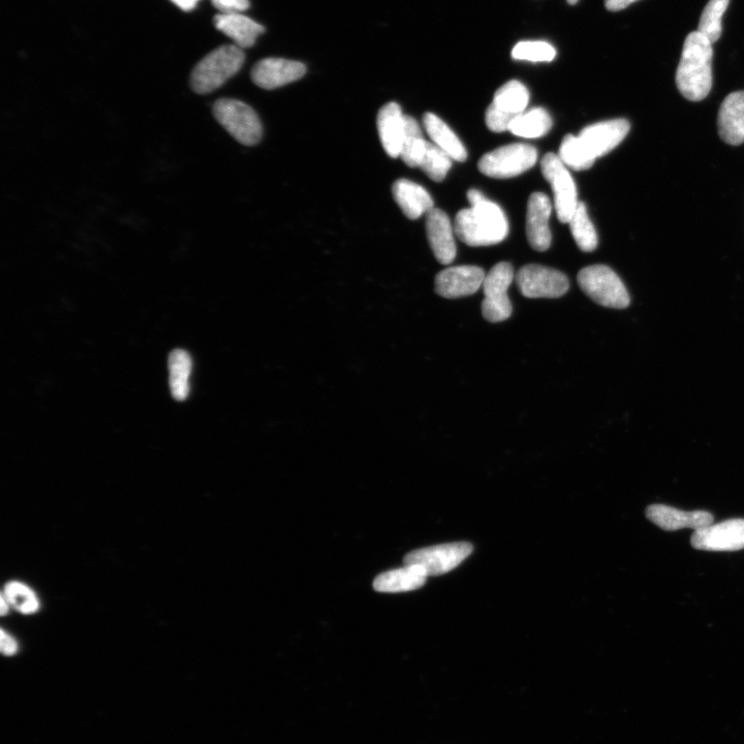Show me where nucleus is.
Returning <instances> with one entry per match:
<instances>
[{
  "instance_id": "obj_31",
  "label": "nucleus",
  "mask_w": 744,
  "mask_h": 744,
  "mask_svg": "<svg viewBox=\"0 0 744 744\" xmlns=\"http://www.w3.org/2000/svg\"><path fill=\"white\" fill-rule=\"evenodd\" d=\"M449 155L433 143H427L419 168L433 181H443L452 167Z\"/></svg>"
},
{
  "instance_id": "obj_22",
  "label": "nucleus",
  "mask_w": 744,
  "mask_h": 744,
  "mask_svg": "<svg viewBox=\"0 0 744 744\" xmlns=\"http://www.w3.org/2000/svg\"><path fill=\"white\" fill-rule=\"evenodd\" d=\"M428 575L417 565H406L401 569L392 570L378 576L374 587L380 593H405L416 591L422 587Z\"/></svg>"
},
{
  "instance_id": "obj_27",
  "label": "nucleus",
  "mask_w": 744,
  "mask_h": 744,
  "mask_svg": "<svg viewBox=\"0 0 744 744\" xmlns=\"http://www.w3.org/2000/svg\"><path fill=\"white\" fill-rule=\"evenodd\" d=\"M569 225L572 236L580 250L585 253L594 252L598 247V235L583 202H579Z\"/></svg>"
},
{
  "instance_id": "obj_38",
  "label": "nucleus",
  "mask_w": 744,
  "mask_h": 744,
  "mask_svg": "<svg viewBox=\"0 0 744 744\" xmlns=\"http://www.w3.org/2000/svg\"><path fill=\"white\" fill-rule=\"evenodd\" d=\"M468 199H469L471 206H475L476 204L480 203L486 198L480 191L470 190L468 193Z\"/></svg>"
},
{
  "instance_id": "obj_13",
  "label": "nucleus",
  "mask_w": 744,
  "mask_h": 744,
  "mask_svg": "<svg viewBox=\"0 0 744 744\" xmlns=\"http://www.w3.org/2000/svg\"><path fill=\"white\" fill-rule=\"evenodd\" d=\"M485 276L477 266L450 267L437 275L436 292L448 299L470 296L483 286Z\"/></svg>"
},
{
  "instance_id": "obj_30",
  "label": "nucleus",
  "mask_w": 744,
  "mask_h": 744,
  "mask_svg": "<svg viewBox=\"0 0 744 744\" xmlns=\"http://www.w3.org/2000/svg\"><path fill=\"white\" fill-rule=\"evenodd\" d=\"M558 157L566 167L575 171L588 170L596 162V159L589 153L580 138L573 135H567L564 138Z\"/></svg>"
},
{
  "instance_id": "obj_6",
  "label": "nucleus",
  "mask_w": 744,
  "mask_h": 744,
  "mask_svg": "<svg viewBox=\"0 0 744 744\" xmlns=\"http://www.w3.org/2000/svg\"><path fill=\"white\" fill-rule=\"evenodd\" d=\"M538 161V151L532 145L511 144L495 149L480 160L481 173L491 178L505 179L518 176L533 168Z\"/></svg>"
},
{
  "instance_id": "obj_1",
  "label": "nucleus",
  "mask_w": 744,
  "mask_h": 744,
  "mask_svg": "<svg viewBox=\"0 0 744 744\" xmlns=\"http://www.w3.org/2000/svg\"><path fill=\"white\" fill-rule=\"evenodd\" d=\"M712 57V43L699 31H693L685 41L676 72L677 88L687 100L700 102L709 95Z\"/></svg>"
},
{
  "instance_id": "obj_8",
  "label": "nucleus",
  "mask_w": 744,
  "mask_h": 744,
  "mask_svg": "<svg viewBox=\"0 0 744 744\" xmlns=\"http://www.w3.org/2000/svg\"><path fill=\"white\" fill-rule=\"evenodd\" d=\"M544 178L551 185L554 195V207L558 220L569 224L579 201L576 184L560 157L547 153L541 162Z\"/></svg>"
},
{
  "instance_id": "obj_29",
  "label": "nucleus",
  "mask_w": 744,
  "mask_h": 744,
  "mask_svg": "<svg viewBox=\"0 0 744 744\" xmlns=\"http://www.w3.org/2000/svg\"><path fill=\"white\" fill-rule=\"evenodd\" d=\"M730 0H709L699 22V33L712 44L720 40L723 31V16Z\"/></svg>"
},
{
  "instance_id": "obj_15",
  "label": "nucleus",
  "mask_w": 744,
  "mask_h": 744,
  "mask_svg": "<svg viewBox=\"0 0 744 744\" xmlns=\"http://www.w3.org/2000/svg\"><path fill=\"white\" fill-rule=\"evenodd\" d=\"M426 233L432 253L443 265L456 258L454 231L449 216L441 209L433 208L426 214Z\"/></svg>"
},
{
  "instance_id": "obj_37",
  "label": "nucleus",
  "mask_w": 744,
  "mask_h": 744,
  "mask_svg": "<svg viewBox=\"0 0 744 744\" xmlns=\"http://www.w3.org/2000/svg\"><path fill=\"white\" fill-rule=\"evenodd\" d=\"M179 9L189 12L196 8L200 0H171Z\"/></svg>"
},
{
  "instance_id": "obj_10",
  "label": "nucleus",
  "mask_w": 744,
  "mask_h": 744,
  "mask_svg": "<svg viewBox=\"0 0 744 744\" xmlns=\"http://www.w3.org/2000/svg\"><path fill=\"white\" fill-rule=\"evenodd\" d=\"M515 279L526 298H560L570 288L569 279L563 272L541 265L522 267Z\"/></svg>"
},
{
  "instance_id": "obj_32",
  "label": "nucleus",
  "mask_w": 744,
  "mask_h": 744,
  "mask_svg": "<svg viewBox=\"0 0 744 744\" xmlns=\"http://www.w3.org/2000/svg\"><path fill=\"white\" fill-rule=\"evenodd\" d=\"M3 595L8 603L21 613H35L40 608V602L35 593L23 583L10 582L7 584Z\"/></svg>"
},
{
  "instance_id": "obj_25",
  "label": "nucleus",
  "mask_w": 744,
  "mask_h": 744,
  "mask_svg": "<svg viewBox=\"0 0 744 744\" xmlns=\"http://www.w3.org/2000/svg\"><path fill=\"white\" fill-rule=\"evenodd\" d=\"M552 128V119L543 108H534L518 115L510 124L509 132L513 135L536 139L544 137Z\"/></svg>"
},
{
  "instance_id": "obj_40",
  "label": "nucleus",
  "mask_w": 744,
  "mask_h": 744,
  "mask_svg": "<svg viewBox=\"0 0 744 744\" xmlns=\"http://www.w3.org/2000/svg\"><path fill=\"white\" fill-rule=\"evenodd\" d=\"M567 2L569 5L574 6L579 2V0H567Z\"/></svg>"
},
{
  "instance_id": "obj_12",
  "label": "nucleus",
  "mask_w": 744,
  "mask_h": 744,
  "mask_svg": "<svg viewBox=\"0 0 744 744\" xmlns=\"http://www.w3.org/2000/svg\"><path fill=\"white\" fill-rule=\"evenodd\" d=\"M631 129L626 119H613L592 124L580 133V140L597 160L624 141Z\"/></svg>"
},
{
  "instance_id": "obj_39",
  "label": "nucleus",
  "mask_w": 744,
  "mask_h": 744,
  "mask_svg": "<svg viewBox=\"0 0 744 744\" xmlns=\"http://www.w3.org/2000/svg\"><path fill=\"white\" fill-rule=\"evenodd\" d=\"M9 611V604L5 596H2V615L5 616Z\"/></svg>"
},
{
  "instance_id": "obj_7",
  "label": "nucleus",
  "mask_w": 744,
  "mask_h": 744,
  "mask_svg": "<svg viewBox=\"0 0 744 744\" xmlns=\"http://www.w3.org/2000/svg\"><path fill=\"white\" fill-rule=\"evenodd\" d=\"M515 277L510 263L496 264L485 276L483 291L485 298L482 302V314L490 323H500L508 320L512 315V303L508 290Z\"/></svg>"
},
{
  "instance_id": "obj_16",
  "label": "nucleus",
  "mask_w": 744,
  "mask_h": 744,
  "mask_svg": "<svg viewBox=\"0 0 744 744\" xmlns=\"http://www.w3.org/2000/svg\"><path fill=\"white\" fill-rule=\"evenodd\" d=\"M552 205L543 193H534L527 204L526 236L537 252H545L551 245L549 219Z\"/></svg>"
},
{
  "instance_id": "obj_23",
  "label": "nucleus",
  "mask_w": 744,
  "mask_h": 744,
  "mask_svg": "<svg viewBox=\"0 0 744 744\" xmlns=\"http://www.w3.org/2000/svg\"><path fill=\"white\" fill-rule=\"evenodd\" d=\"M423 124L434 145L445 151L452 160L461 163L467 161V149L439 116L426 113L423 117Z\"/></svg>"
},
{
  "instance_id": "obj_18",
  "label": "nucleus",
  "mask_w": 744,
  "mask_h": 744,
  "mask_svg": "<svg viewBox=\"0 0 744 744\" xmlns=\"http://www.w3.org/2000/svg\"><path fill=\"white\" fill-rule=\"evenodd\" d=\"M377 126L382 145L392 159L400 158L403 138L406 132V115L397 103H389L381 108Z\"/></svg>"
},
{
  "instance_id": "obj_11",
  "label": "nucleus",
  "mask_w": 744,
  "mask_h": 744,
  "mask_svg": "<svg viewBox=\"0 0 744 744\" xmlns=\"http://www.w3.org/2000/svg\"><path fill=\"white\" fill-rule=\"evenodd\" d=\"M691 544L704 551H738L744 549V519H730L696 530Z\"/></svg>"
},
{
  "instance_id": "obj_19",
  "label": "nucleus",
  "mask_w": 744,
  "mask_h": 744,
  "mask_svg": "<svg viewBox=\"0 0 744 744\" xmlns=\"http://www.w3.org/2000/svg\"><path fill=\"white\" fill-rule=\"evenodd\" d=\"M718 124L724 142L733 146L744 143V90L733 92L724 100Z\"/></svg>"
},
{
  "instance_id": "obj_3",
  "label": "nucleus",
  "mask_w": 744,
  "mask_h": 744,
  "mask_svg": "<svg viewBox=\"0 0 744 744\" xmlns=\"http://www.w3.org/2000/svg\"><path fill=\"white\" fill-rule=\"evenodd\" d=\"M244 60V52L235 45L215 49L193 70L192 89L198 95H207L220 88L241 70Z\"/></svg>"
},
{
  "instance_id": "obj_36",
  "label": "nucleus",
  "mask_w": 744,
  "mask_h": 744,
  "mask_svg": "<svg viewBox=\"0 0 744 744\" xmlns=\"http://www.w3.org/2000/svg\"><path fill=\"white\" fill-rule=\"evenodd\" d=\"M636 2L638 0H605V6L608 11L618 12L625 10Z\"/></svg>"
},
{
  "instance_id": "obj_4",
  "label": "nucleus",
  "mask_w": 744,
  "mask_h": 744,
  "mask_svg": "<svg viewBox=\"0 0 744 744\" xmlns=\"http://www.w3.org/2000/svg\"><path fill=\"white\" fill-rule=\"evenodd\" d=\"M582 291L598 304L614 309H624L631 299L622 279L608 266L593 265L578 274Z\"/></svg>"
},
{
  "instance_id": "obj_9",
  "label": "nucleus",
  "mask_w": 744,
  "mask_h": 744,
  "mask_svg": "<svg viewBox=\"0 0 744 744\" xmlns=\"http://www.w3.org/2000/svg\"><path fill=\"white\" fill-rule=\"evenodd\" d=\"M472 552L470 543H450L412 551L405 557V563L420 566L428 577L440 576L457 568Z\"/></svg>"
},
{
  "instance_id": "obj_14",
  "label": "nucleus",
  "mask_w": 744,
  "mask_h": 744,
  "mask_svg": "<svg viewBox=\"0 0 744 744\" xmlns=\"http://www.w3.org/2000/svg\"><path fill=\"white\" fill-rule=\"evenodd\" d=\"M306 73L302 62L284 58H266L252 71V79L261 88L271 90L301 79Z\"/></svg>"
},
{
  "instance_id": "obj_34",
  "label": "nucleus",
  "mask_w": 744,
  "mask_h": 744,
  "mask_svg": "<svg viewBox=\"0 0 744 744\" xmlns=\"http://www.w3.org/2000/svg\"><path fill=\"white\" fill-rule=\"evenodd\" d=\"M212 5L221 14L242 13L250 8V0H211Z\"/></svg>"
},
{
  "instance_id": "obj_5",
  "label": "nucleus",
  "mask_w": 744,
  "mask_h": 744,
  "mask_svg": "<svg viewBox=\"0 0 744 744\" xmlns=\"http://www.w3.org/2000/svg\"><path fill=\"white\" fill-rule=\"evenodd\" d=\"M212 112L214 118L239 143L254 146L262 139L261 120L250 106L234 99H220L213 104Z\"/></svg>"
},
{
  "instance_id": "obj_2",
  "label": "nucleus",
  "mask_w": 744,
  "mask_h": 744,
  "mask_svg": "<svg viewBox=\"0 0 744 744\" xmlns=\"http://www.w3.org/2000/svg\"><path fill=\"white\" fill-rule=\"evenodd\" d=\"M455 234L469 246H489L502 242L509 233V224L499 205L484 199L456 215Z\"/></svg>"
},
{
  "instance_id": "obj_20",
  "label": "nucleus",
  "mask_w": 744,
  "mask_h": 744,
  "mask_svg": "<svg viewBox=\"0 0 744 744\" xmlns=\"http://www.w3.org/2000/svg\"><path fill=\"white\" fill-rule=\"evenodd\" d=\"M214 25L241 49L253 47L265 31L261 24L241 13L216 15Z\"/></svg>"
},
{
  "instance_id": "obj_17",
  "label": "nucleus",
  "mask_w": 744,
  "mask_h": 744,
  "mask_svg": "<svg viewBox=\"0 0 744 744\" xmlns=\"http://www.w3.org/2000/svg\"><path fill=\"white\" fill-rule=\"evenodd\" d=\"M646 517L662 530L674 532L682 529L699 530L712 524L713 515L706 511H681L666 505H651Z\"/></svg>"
},
{
  "instance_id": "obj_28",
  "label": "nucleus",
  "mask_w": 744,
  "mask_h": 744,
  "mask_svg": "<svg viewBox=\"0 0 744 744\" xmlns=\"http://www.w3.org/2000/svg\"><path fill=\"white\" fill-rule=\"evenodd\" d=\"M427 143L423 138L417 120L406 115V132L402 142L400 159L411 168H419Z\"/></svg>"
},
{
  "instance_id": "obj_21",
  "label": "nucleus",
  "mask_w": 744,
  "mask_h": 744,
  "mask_svg": "<svg viewBox=\"0 0 744 744\" xmlns=\"http://www.w3.org/2000/svg\"><path fill=\"white\" fill-rule=\"evenodd\" d=\"M395 202L410 220H418L433 209V200L428 192L408 179H399L392 186Z\"/></svg>"
},
{
  "instance_id": "obj_26",
  "label": "nucleus",
  "mask_w": 744,
  "mask_h": 744,
  "mask_svg": "<svg viewBox=\"0 0 744 744\" xmlns=\"http://www.w3.org/2000/svg\"><path fill=\"white\" fill-rule=\"evenodd\" d=\"M168 364L172 396L178 401H183L188 398L190 393L191 356L183 350H175L170 354Z\"/></svg>"
},
{
  "instance_id": "obj_33",
  "label": "nucleus",
  "mask_w": 744,
  "mask_h": 744,
  "mask_svg": "<svg viewBox=\"0 0 744 744\" xmlns=\"http://www.w3.org/2000/svg\"><path fill=\"white\" fill-rule=\"evenodd\" d=\"M512 56L517 60L550 62L555 58L556 50L546 42H520L514 47Z\"/></svg>"
},
{
  "instance_id": "obj_35",
  "label": "nucleus",
  "mask_w": 744,
  "mask_h": 744,
  "mask_svg": "<svg viewBox=\"0 0 744 744\" xmlns=\"http://www.w3.org/2000/svg\"><path fill=\"white\" fill-rule=\"evenodd\" d=\"M18 649L17 642L2 630V651L6 656H13Z\"/></svg>"
},
{
  "instance_id": "obj_24",
  "label": "nucleus",
  "mask_w": 744,
  "mask_h": 744,
  "mask_svg": "<svg viewBox=\"0 0 744 744\" xmlns=\"http://www.w3.org/2000/svg\"><path fill=\"white\" fill-rule=\"evenodd\" d=\"M529 102V90L521 82L513 80L496 90L490 106L513 121L525 112Z\"/></svg>"
}]
</instances>
